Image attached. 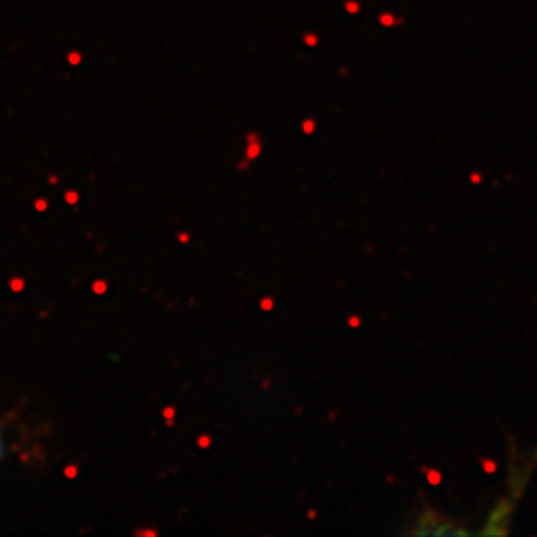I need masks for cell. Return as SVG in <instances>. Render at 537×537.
<instances>
[]
</instances>
